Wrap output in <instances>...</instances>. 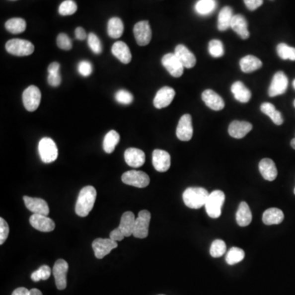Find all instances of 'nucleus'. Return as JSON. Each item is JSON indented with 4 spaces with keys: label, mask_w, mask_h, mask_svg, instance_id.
<instances>
[{
    "label": "nucleus",
    "mask_w": 295,
    "mask_h": 295,
    "mask_svg": "<svg viewBox=\"0 0 295 295\" xmlns=\"http://www.w3.org/2000/svg\"><path fill=\"white\" fill-rule=\"evenodd\" d=\"M97 192L95 188L88 185L83 188L78 195L75 211L79 217L85 218L94 208L96 200Z\"/></svg>",
    "instance_id": "1"
},
{
    "label": "nucleus",
    "mask_w": 295,
    "mask_h": 295,
    "mask_svg": "<svg viewBox=\"0 0 295 295\" xmlns=\"http://www.w3.org/2000/svg\"><path fill=\"white\" fill-rule=\"evenodd\" d=\"M209 192L204 188H187L183 193V201L185 206L191 209H199L205 206L207 199L209 198Z\"/></svg>",
    "instance_id": "2"
},
{
    "label": "nucleus",
    "mask_w": 295,
    "mask_h": 295,
    "mask_svg": "<svg viewBox=\"0 0 295 295\" xmlns=\"http://www.w3.org/2000/svg\"><path fill=\"white\" fill-rule=\"evenodd\" d=\"M225 194L221 190H214L209 194L205 208L208 215L212 218H218L221 215V209L225 202Z\"/></svg>",
    "instance_id": "3"
},
{
    "label": "nucleus",
    "mask_w": 295,
    "mask_h": 295,
    "mask_svg": "<svg viewBox=\"0 0 295 295\" xmlns=\"http://www.w3.org/2000/svg\"><path fill=\"white\" fill-rule=\"evenodd\" d=\"M7 53L14 56H29L33 54L35 46L28 40L22 39H12L7 41L5 45Z\"/></svg>",
    "instance_id": "4"
},
{
    "label": "nucleus",
    "mask_w": 295,
    "mask_h": 295,
    "mask_svg": "<svg viewBox=\"0 0 295 295\" xmlns=\"http://www.w3.org/2000/svg\"><path fill=\"white\" fill-rule=\"evenodd\" d=\"M38 149L40 158L45 163H51L58 158V148L55 142L51 138H43L39 143Z\"/></svg>",
    "instance_id": "5"
},
{
    "label": "nucleus",
    "mask_w": 295,
    "mask_h": 295,
    "mask_svg": "<svg viewBox=\"0 0 295 295\" xmlns=\"http://www.w3.org/2000/svg\"><path fill=\"white\" fill-rule=\"evenodd\" d=\"M41 100V92L38 87L30 85L24 90L22 101L24 107L28 112H34L40 106Z\"/></svg>",
    "instance_id": "6"
},
{
    "label": "nucleus",
    "mask_w": 295,
    "mask_h": 295,
    "mask_svg": "<svg viewBox=\"0 0 295 295\" xmlns=\"http://www.w3.org/2000/svg\"><path fill=\"white\" fill-rule=\"evenodd\" d=\"M122 180L126 185L134 187L146 188L149 185L150 178L147 174L141 171H128L122 176Z\"/></svg>",
    "instance_id": "7"
},
{
    "label": "nucleus",
    "mask_w": 295,
    "mask_h": 295,
    "mask_svg": "<svg viewBox=\"0 0 295 295\" xmlns=\"http://www.w3.org/2000/svg\"><path fill=\"white\" fill-rule=\"evenodd\" d=\"M151 213L148 210H142L139 213L136 219L135 227H134L133 235L138 239H146L148 234Z\"/></svg>",
    "instance_id": "8"
},
{
    "label": "nucleus",
    "mask_w": 295,
    "mask_h": 295,
    "mask_svg": "<svg viewBox=\"0 0 295 295\" xmlns=\"http://www.w3.org/2000/svg\"><path fill=\"white\" fill-rule=\"evenodd\" d=\"M134 35L140 46L148 45L152 39V30L148 21H139L134 26Z\"/></svg>",
    "instance_id": "9"
},
{
    "label": "nucleus",
    "mask_w": 295,
    "mask_h": 295,
    "mask_svg": "<svg viewBox=\"0 0 295 295\" xmlns=\"http://www.w3.org/2000/svg\"><path fill=\"white\" fill-rule=\"evenodd\" d=\"M288 77L283 72H277L272 78V83L270 84L268 94L270 97H276L286 93L288 88Z\"/></svg>",
    "instance_id": "10"
},
{
    "label": "nucleus",
    "mask_w": 295,
    "mask_h": 295,
    "mask_svg": "<svg viewBox=\"0 0 295 295\" xmlns=\"http://www.w3.org/2000/svg\"><path fill=\"white\" fill-rule=\"evenodd\" d=\"M117 241L109 239H94L92 243V248L94 250V255L98 259H102L105 256L111 253V251L117 248Z\"/></svg>",
    "instance_id": "11"
},
{
    "label": "nucleus",
    "mask_w": 295,
    "mask_h": 295,
    "mask_svg": "<svg viewBox=\"0 0 295 295\" xmlns=\"http://www.w3.org/2000/svg\"><path fill=\"white\" fill-rule=\"evenodd\" d=\"M162 64L170 75L173 77H180L184 73V66L175 54H166L162 59Z\"/></svg>",
    "instance_id": "12"
},
{
    "label": "nucleus",
    "mask_w": 295,
    "mask_h": 295,
    "mask_svg": "<svg viewBox=\"0 0 295 295\" xmlns=\"http://www.w3.org/2000/svg\"><path fill=\"white\" fill-rule=\"evenodd\" d=\"M193 132L192 117L190 114L183 115L176 128L177 138L181 141H190L192 139Z\"/></svg>",
    "instance_id": "13"
},
{
    "label": "nucleus",
    "mask_w": 295,
    "mask_h": 295,
    "mask_svg": "<svg viewBox=\"0 0 295 295\" xmlns=\"http://www.w3.org/2000/svg\"><path fill=\"white\" fill-rule=\"evenodd\" d=\"M68 272V263L64 259L56 261L53 268V274L55 279L57 288L64 291L67 287V273Z\"/></svg>",
    "instance_id": "14"
},
{
    "label": "nucleus",
    "mask_w": 295,
    "mask_h": 295,
    "mask_svg": "<svg viewBox=\"0 0 295 295\" xmlns=\"http://www.w3.org/2000/svg\"><path fill=\"white\" fill-rule=\"evenodd\" d=\"M176 95V92L171 87L164 86L157 92L153 99V105L157 109L166 108L171 104Z\"/></svg>",
    "instance_id": "15"
},
{
    "label": "nucleus",
    "mask_w": 295,
    "mask_h": 295,
    "mask_svg": "<svg viewBox=\"0 0 295 295\" xmlns=\"http://www.w3.org/2000/svg\"><path fill=\"white\" fill-rule=\"evenodd\" d=\"M24 203L26 209L35 214L48 216L49 214V208L47 202L39 198L24 196Z\"/></svg>",
    "instance_id": "16"
},
{
    "label": "nucleus",
    "mask_w": 295,
    "mask_h": 295,
    "mask_svg": "<svg viewBox=\"0 0 295 295\" xmlns=\"http://www.w3.org/2000/svg\"><path fill=\"white\" fill-rule=\"evenodd\" d=\"M152 165L159 172L168 171L171 166V156L166 151L155 149L152 152Z\"/></svg>",
    "instance_id": "17"
},
{
    "label": "nucleus",
    "mask_w": 295,
    "mask_h": 295,
    "mask_svg": "<svg viewBox=\"0 0 295 295\" xmlns=\"http://www.w3.org/2000/svg\"><path fill=\"white\" fill-rule=\"evenodd\" d=\"M125 161L130 166L138 168L146 162V153L141 149L136 148H129L125 151Z\"/></svg>",
    "instance_id": "18"
},
{
    "label": "nucleus",
    "mask_w": 295,
    "mask_h": 295,
    "mask_svg": "<svg viewBox=\"0 0 295 295\" xmlns=\"http://www.w3.org/2000/svg\"><path fill=\"white\" fill-rule=\"evenodd\" d=\"M31 226L42 232H51L55 229L54 221L48 218V216L40 214H33L30 218Z\"/></svg>",
    "instance_id": "19"
},
{
    "label": "nucleus",
    "mask_w": 295,
    "mask_h": 295,
    "mask_svg": "<svg viewBox=\"0 0 295 295\" xmlns=\"http://www.w3.org/2000/svg\"><path fill=\"white\" fill-rule=\"evenodd\" d=\"M202 99L212 110L221 111L225 108L223 98L212 89H206L202 94Z\"/></svg>",
    "instance_id": "20"
},
{
    "label": "nucleus",
    "mask_w": 295,
    "mask_h": 295,
    "mask_svg": "<svg viewBox=\"0 0 295 295\" xmlns=\"http://www.w3.org/2000/svg\"><path fill=\"white\" fill-rule=\"evenodd\" d=\"M177 59L184 66V68H192L196 64V58L184 45H178L175 49V53Z\"/></svg>",
    "instance_id": "21"
},
{
    "label": "nucleus",
    "mask_w": 295,
    "mask_h": 295,
    "mask_svg": "<svg viewBox=\"0 0 295 295\" xmlns=\"http://www.w3.org/2000/svg\"><path fill=\"white\" fill-rule=\"evenodd\" d=\"M253 129V126L249 122L234 121L229 126V136L235 139L244 138Z\"/></svg>",
    "instance_id": "22"
},
{
    "label": "nucleus",
    "mask_w": 295,
    "mask_h": 295,
    "mask_svg": "<svg viewBox=\"0 0 295 295\" xmlns=\"http://www.w3.org/2000/svg\"><path fill=\"white\" fill-rule=\"evenodd\" d=\"M230 27L243 40H247L250 35L248 30V22L246 21L245 17L242 15H234Z\"/></svg>",
    "instance_id": "23"
},
{
    "label": "nucleus",
    "mask_w": 295,
    "mask_h": 295,
    "mask_svg": "<svg viewBox=\"0 0 295 295\" xmlns=\"http://www.w3.org/2000/svg\"><path fill=\"white\" fill-rule=\"evenodd\" d=\"M259 171L262 174V177L268 181H273L276 180L278 175L276 164L270 158H263L259 162Z\"/></svg>",
    "instance_id": "24"
},
{
    "label": "nucleus",
    "mask_w": 295,
    "mask_h": 295,
    "mask_svg": "<svg viewBox=\"0 0 295 295\" xmlns=\"http://www.w3.org/2000/svg\"><path fill=\"white\" fill-rule=\"evenodd\" d=\"M112 53L120 62L123 64H128L131 63L132 55L128 45L122 41H117L115 43L112 48Z\"/></svg>",
    "instance_id": "25"
},
{
    "label": "nucleus",
    "mask_w": 295,
    "mask_h": 295,
    "mask_svg": "<svg viewBox=\"0 0 295 295\" xmlns=\"http://www.w3.org/2000/svg\"><path fill=\"white\" fill-rule=\"evenodd\" d=\"M136 219L135 214L132 212H126V213H123L118 227L122 230L125 237H130L133 235Z\"/></svg>",
    "instance_id": "26"
},
{
    "label": "nucleus",
    "mask_w": 295,
    "mask_h": 295,
    "mask_svg": "<svg viewBox=\"0 0 295 295\" xmlns=\"http://www.w3.org/2000/svg\"><path fill=\"white\" fill-rule=\"evenodd\" d=\"M231 92L234 94V98L242 103H248L252 97L250 90L241 81L234 82L232 84Z\"/></svg>",
    "instance_id": "27"
},
{
    "label": "nucleus",
    "mask_w": 295,
    "mask_h": 295,
    "mask_svg": "<svg viewBox=\"0 0 295 295\" xmlns=\"http://www.w3.org/2000/svg\"><path fill=\"white\" fill-rule=\"evenodd\" d=\"M284 218L285 216L281 209L272 208L264 212L262 215V221L265 225H278L283 221Z\"/></svg>",
    "instance_id": "28"
},
{
    "label": "nucleus",
    "mask_w": 295,
    "mask_h": 295,
    "mask_svg": "<svg viewBox=\"0 0 295 295\" xmlns=\"http://www.w3.org/2000/svg\"><path fill=\"white\" fill-rule=\"evenodd\" d=\"M239 66L243 73H250L260 69L262 63L257 57L247 55L239 61Z\"/></svg>",
    "instance_id": "29"
},
{
    "label": "nucleus",
    "mask_w": 295,
    "mask_h": 295,
    "mask_svg": "<svg viewBox=\"0 0 295 295\" xmlns=\"http://www.w3.org/2000/svg\"><path fill=\"white\" fill-rule=\"evenodd\" d=\"M252 213L248 204L245 202H242L239 204V209L236 213V221L240 226H247L252 221Z\"/></svg>",
    "instance_id": "30"
},
{
    "label": "nucleus",
    "mask_w": 295,
    "mask_h": 295,
    "mask_svg": "<svg viewBox=\"0 0 295 295\" xmlns=\"http://www.w3.org/2000/svg\"><path fill=\"white\" fill-rule=\"evenodd\" d=\"M233 11L230 7H223L218 15V28L219 31H225L230 27L232 18H233Z\"/></svg>",
    "instance_id": "31"
},
{
    "label": "nucleus",
    "mask_w": 295,
    "mask_h": 295,
    "mask_svg": "<svg viewBox=\"0 0 295 295\" xmlns=\"http://www.w3.org/2000/svg\"><path fill=\"white\" fill-rule=\"evenodd\" d=\"M217 6V0H199L195 3V10L199 15L208 16L215 11Z\"/></svg>",
    "instance_id": "32"
},
{
    "label": "nucleus",
    "mask_w": 295,
    "mask_h": 295,
    "mask_svg": "<svg viewBox=\"0 0 295 295\" xmlns=\"http://www.w3.org/2000/svg\"><path fill=\"white\" fill-rule=\"evenodd\" d=\"M261 111L264 114L267 115L272 119V122L277 126L283 124L284 119L280 111L277 110L275 106L271 103H263L261 105Z\"/></svg>",
    "instance_id": "33"
},
{
    "label": "nucleus",
    "mask_w": 295,
    "mask_h": 295,
    "mask_svg": "<svg viewBox=\"0 0 295 295\" xmlns=\"http://www.w3.org/2000/svg\"><path fill=\"white\" fill-rule=\"evenodd\" d=\"M124 31V25L119 17H112L108 22V34L113 39H118Z\"/></svg>",
    "instance_id": "34"
},
{
    "label": "nucleus",
    "mask_w": 295,
    "mask_h": 295,
    "mask_svg": "<svg viewBox=\"0 0 295 295\" xmlns=\"http://www.w3.org/2000/svg\"><path fill=\"white\" fill-rule=\"evenodd\" d=\"M5 28L12 34H20L26 31V22L24 19L14 17L6 21Z\"/></svg>",
    "instance_id": "35"
},
{
    "label": "nucleus",
    "mask_w": 295,
    "mask_h": 295,
    "mask_svg": "<svg viewBox=\"0 0 295 295\" xmlns=\"http://www.w3.org/2000/svg\"><path fill=\"white\" fill-rule=\"evenodd\" d=\"M120 136L116 131H110L107 133L103 140V150L107 153H112L115 150V148L119 143Z\"/></svg>",
    "instance_id": "36"
},
{
    "label": "nucleus",
    "mask_w": 295,
    "mask_h": 295,
    "mask_svg": "<svg viewBox=\"0 0 295 295\" xmlns=\"http://www.w3.org/2000/svg\"><path fill=\"white\" fill-rule=\"evenodd\" d=\"M244 256L245 253L243 249L234 247L229 249L227 255L225 257V261L229 265L237 264L244 259Z\"/></svg>",
    "instance_id": "37"
},
{
    "label": "nucleus",
    "mask_w": 295,
    "mask_h": 295,
    "mask_svg": "<svg viewBox=\"0 0 295 295\" xmlns=\"http://www.w3.org/2000/svg\"><path fill=\"white\" fill-rule=\"evenodd\" d=\"M277 54L278 56L283 60H291L295 61V48L291 47L286 44L281 43L277 45Z\"/></svg>",
    "instance_id": "38"
},
{
    "label": "nucleus",
    "mask_w": 295,
    "mask_h": 295,
    "mask_svg": "<svg viewBox=\"0 0 295 295\" xmlns=\"http://www.w3.org/2000/svg\"><path fill=\"white\" fill-rule=\"evenodd\" d=\"M209 51L210 55L216 59L222 57L225 54L222 42L218 40H213L209 42Z\"/></svg>",
    "instance_id": "39"
},
{
    "label": "nucleus",
    "mask_w": 295,
    "mask_h": 295,
    "mask_svg": "<svg viewBox=\"0 0 295 295\" xmlns=\"http://www.w3.org/2000/svg\"><path fill=\"white\" fill-rule=\"evenodd\" d=\"M226 252V245L221 239H216L210 248V254L213 258H220Z\"/></svg>",
    "instance_id": "40"
},
{
    "label": "nucleus",
    "mask_w": 295,
    "mask_h": 295,
    "mask_svg": "<svg viewBox=\"0 0 295 295\" xmlns=\"http://www.w3.org/2000/svg\"><path fill=\"white\" fill-rule=\"evenodd\" d=\"M77 5L73 0H65L59 6V14L62 16H70L76 12Z\"/></svg>",
    "instance_id": "41"
},
{
    "label": "nucleus",
    "mask_w": 295,
    "mask_h": 295,
    "mask_svg": "<svg viewBox=\"0 0 295 295\" xmlns=\"http://www.w3.org/2000/svg\"><path fill=\"white\" fill-rule=\"evenodd\" d=\"M50 276H51V269H50V267L47 266V265H43L37 271L33 272L32 274H31V278L33 281L38 282L40 280L46 281V280H48L50 277Z\"/></svg>",
    "instance_id": "42"
},
{
    "label": "nucleus",
    "mask_w": 295,
    "mask_h": 295,
    "mask_svg": "<svg viewBox=\"0 0 295 295\" xmlns=\"http://www.w3.org/2000/svg\"><path fill=\"white\" fill-rule=\"evenodd\" d=\"M88 45L94 54H99L102 53V50H103L102 44H101V41L98 36L94 33H90L88 35Z\"/></svg>",
    "instance_id": "43"
},
{
    "label": "nucleus",
    "mask_w": 295,
    "mask_h": 295,
    "mask_svg": "<svg viewBox=\"0 0 295 295\" xmlns=\"http://www.w3.org/2000/svg\"><path fill=\"white\" fill-rule=\"evenodd\" d=\"M115 98H116V100L118 103L125 104V105L131 104L134 100V97L132 94L130 93L129 91H127V90H124V89L118 90L116 93V94H115Z\"/></svg>",
    "instance_id": "44"
},
{
    "label": "nucleus",
    "mask_w": 295,
    "mask_h": 295,
    "mask_svg": "<svg viewBox=\"0 0 295 295\" xmlns=\"http://www.w3.org/2000/svg\"><path fill=\"white\" fill-rule=\"evenodd\" d=\"M57 45L59 48L63 49V50H71L73 48V42L71 40L70 38L65 33H61L58 35L57 37Z\"/></svg>",
    "instance_id": "45"
},
{
    "label": "nucleus",
    "mask_w": 295,
    "mask_h": 295,
    "mask_svg": "<svg viewBox=\"0 0 295 295\" xmlns=\"http://www.w3.org/2000/svg\"><path fill=\"white\" fill-rule=\"evenodd\" d=\"M9 234V226L3 218H0V244H3Z\"/></svg>",
    "instance_id": "46"
},
{
    "label": "nucleus",
    "mask_w": 295,
    "mask_h": 295,
    "mask_svg": "<svg viewBox=\"0 0 295 295\" xmlns=\"http://www.w3.org/2000/svg\"><path fill=\"white\" fill-rule=\"evenodd\" d=\"M78 72L80 75H83L84 77H87V76L91 75L93 67L89 62L81 61L80 64H78Z\"/></svg>",
    "instance_id": "47"
},
{
    "label": "nucleus",
    "mask_w": 295,
    "mask_h": 295,
    "mask_svg": "<svg viewBox=\"0 0 295 295\" xmlns=\"http://www.w3.org/2000/svg\"><path fill=\"white\" fill-rule=\"evenodd\" d=\"M62 82L61 75L59 73H51L49 74L48 76V83H49L51 86L58 87L60 85Z\"/></svg>",
    "instance_id": "48"
},
{
    "label": "nucleus",
    "mask_w": 295,
    "mask_h": 295,
    "mask_svg": "<svg viewBox=\"0 0 295 295\" xmlns=\"http://www.w3.org/2000/svg\"><path fill=\"white\" fill-rule=\"evenodd\" d=\"M244 2L248 9L254 11L262 6L263 0H244Z\"/></svg>",
    "instance_id": "49"
},
{
    "label": "nucleus",
    "mask_w": 295,
    "mask_h": 295,
    "mask_svg": "<svg viewBox=\"0 0 295 295\" xmlns=\"http://www.w3.org/2000/svg\"><path fill=\"white\" fill-rule=\"evenodd\" d=\"M109 238L114 240V241H122V239H124L125 236L122 230L119 229V227H117L111 231Z\"/></svg>",
    "instance_id": "50"
},
{
    "label": "nucleus",
    "mask_w": 295,
    "mask_h": 295,
    "mask_svg": "<svg viewBox=\"0 0 295 295\" xmlns=\"http://www.w3.org/2000/svg\"><path fill=\"white\" fill-rule=\"evenodd\" d=\"M75 35L76 39L79 40H84L87 38L86 32L84 31V28L82 27H77L75 29Z\"/></svg>",
    "instance_id": "51"
},
{
    "label": "nucleus",
    "mask_w": 295,
    "mask_h": 295,
    "mask_svg": "<svg viewBox=\"0 0 295 295\" xmlns=\"http://www.w3.org/2000/svg\"><path fill=\"white\" fill-rule=\"evenodd\" d=\"M48 72H49V74L60 73V64L59 63H56V62L52 63L51 64H49Z\"/></svg>",
    "instance_id": "52"
},
{
    "label": "nucleus",
    "mask_w": 295,
    "mask_h": 295,
    "mask_svg": "<svg viewBox=\"0 0 295 295\" xmlns=\"http://www.w3.org/2000/svg\"><path fill=\"white\" fill-rule=\"evenodd\" d=\"M30 295V291L27 289L24 288V287H20L15 290L12 292V295Z\"/></svg>",
    "instance_id": "53"
},
{
    "label": "nucleus",
    "mask_w": 295,
    "mask_h": 295,
    "mask_svg": "<svg viewBox=\"0 0 295 295\" xmlns=\"http://www.w3.org/2000/svg\"><path fill=\"white\" fill-rule=\"evenodd\" d=\"M43 295L41 291H39L38 289H32L30 291V295Z\"/></svg>",
    "instance_id": "54"
},
{
    "label": "nucleus",
    "mask_w": 295,
    "mask_h": 295,
    "mask_svg": "<svg viewBox=\"0 0 295 295\" xmlns=\"http://www.w3.org/2000/svg\"><path fill=\"white\" fill-rule=\"evenodd\" d=\"M291 146H292L294 149H295V138H294L293 140L291 141Z\"/></svg>",
    "instance_id": "55"
},
{
    "label": "nucleus",
    "mask_w": 295,
    "mask_h": 295,
    "mask_svg": "<svg viewBox=\"0 0 295 295\" xmlns=\"http://www.w3.org/2000/svg\"><path fill=\"white\" fill-rule=\"evenodd\" d=\"M293 87L295 88V80L293 81Z\"/></svg>",
    "instance_id": "56"
},
{
    "label": "nucleus",
    "mask_w": 295,
    "mask_h": 295,
    "mask_svg": "<svg viewBox=\"0 0 295 295\" xmlns=\"http://www.w3.org/2000/svg\"><path fill=\"white\" fill-rule=\"evenodd\" d=\"M294 106H295V101H294Z\"/></svg>",
    "instance_id": "57"
},
{
    "label": "nucleus",
    "mask_w": 295,
    "mask_h": 295,
    "mask_svg": "<svg viewBox=\"0 0 295 295\" xmlns=\"http://www.w3.org/2000/svg\"></svg>",
    "instance_id": "58"
},
{
    "label": "nucleus",
    "mask_w": 295,
    "mask_h": 295,
    "mask_svg": "<svg viewBox=\"0 0 295 295\" xmlns=\"http://www.w3.org/2000/svg\"></svg>",
    "instance_id": "59"
}]
</instances>
